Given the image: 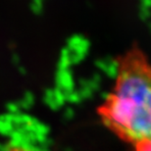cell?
Wrapping results in <instances>:
<instances>
[{"mask_svg":"<svg viewBox=\"0 0 151 151\" xmlns=\"http://www.w3.org/2000/svg\"><path fill=\"white\" fill-rule=\"evenodd\" d=\"M114 86L97 113L132 151H151V63L138 46L116 62Z\"/></svg>","mask_w":151,"mask_h":151,"instance_id":"1","label":"cell"},{"mask_svg":"<svg viewBox=\"0 0 151 151\" xmlns=\"http://www.w3.org/2000/svg\"><path fill=\"white\" fill-rule=\"evenodd\" d=\"M3 151H44L37 147H35L32 145H29V144H23V143H18L14 144V145L9 146L8 148H6Z\"/></svg>","mask_w":151,"mask_h":151,"instance_id":"2","label":"cell"}]
</instances>
